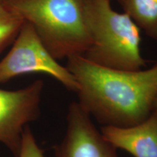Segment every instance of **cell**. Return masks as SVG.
I'll return each instance as SVG.
<instances>
[{"instance_id": "obj_10", "label": "cell", "mask_w": 157, "mask_h": 157, "mask_svg": "<svg viewBox=\"0 0 157 157\" xmlns=\"http://www.w3.org/2000/svg\"><path fill=\"white\" fill-rule=\"evenodd\" d=\"M17 157H44V152L39 146L29 126L25 127L23 131L21 149Z\"/></svg>"}, {"instance_id": "obj_2", "label": "cell", "mask_w": 157, "mask_h": 157, "mask_svg": "<svg viewBox=\"0 0 157 157\" xmlns=\"http://www.w3.org/2000/svg\"><path fill=\"white\" fill-rule=\"evenodd\" d=\"M34 27L57 60L83 56L91 45L85 17L86 0H5Z\"/></svg>"}, {"instance_id": "obj_11", "label": "cell", "mask_w": 157, "mask_h": 157, "mask_svg": "<svg viewBox=\"0 0 157 157\" xmlns=\"http://www.w3.org/2000/svg\"><path fill=\"white\" fill-rule=\"evenodd\" d=\"M154 109L157 110V98H156V101H155V103H154Z\"/></svg>"}, {"instance_id": "obj_3", "label": "cell", "mask_w": 157, "mask_h": 157, "mask_svg": "<svg viewBox=\"0 0 157 157\" xmlns=\"http://www.w3.org/2000/svg\"><path fill=\"white\" fill-rule=\"evenodd\" d=\"M111 0H86L85 17L91 45L83 57L103 67L121 71L143 69L140 29L129 15L112 8Z\"/></svg>"}, {"instance_id": "obj_1", "label": "cell", "mask_w": 157, "mask_h": 157, "mask_svg": "<svg viewBox=\"0 0 157 157\" xmlns=\"http://www.w3.org/2000/svg\"><path fill=\"white\" fill-rule=\"evenodd\" d=\"M80 105L103 126L128 127L151 114L157 98V63L147 69L103 67L83 56L67 59Z\"/></svg>"}, {"instance_id": "obj_6", "label": "cell", "mask_w": 157, "mask_h": 157, "mask_svg": "<svg viewBox=\"0 0 157 157\" xmlns=\"http://www.w3.org/2000/svg\"><path fill=\"white\" fill-rule=\"evenodd\" d=\"M66 121L63 138L55 147L56 157H119L117 149L104 138L78 102L68 106Z\"/></svg>"}, {"instance_id": "obj_4", "label": "cell", "mask_w": 157, "mask_h": 157, "mask_svg": "<svg viewBox=\"0 0 157 157\" xmlns=\"http://www.w3.org/2000/svg\"><path fill=\"white\" fill-rule=\"evenodd\" d=\"M13 42L8 53L0 60V84L24 74L43 73L77 93L78 85L73 74L50 53L30 23L24 21Z\"/></svg>"}, {"instance_id": "obj_5", "label": "cell", "mask_w": 157, "mask_h": 157, "mask_svg": "<svg viewBox=\"0 0 157 157\" xmlns=\"http://www.w3.org/2000/svg\"><path fill=\"white\" fill-rule=\"evenodd\" d=\"M43 89L41 79L19 90L0 89V143L17 157L25 127L40 115Z\"/></svg>"}, {"instance_id": "obj_7", "label": "cell", "mask_w": 157, "mask_h": 157, "mask_svg": "<svg viewBox=\"0 0 157 157\" xmlns=\"http://www.w3.org/2000/svg\"><path fill=\"white\" fill-rule=\"evenodd\" d=\"M101 132L116 148L134 157H157V110L146 120L128 127L103 126Z\"/></svg>"}, {"instance_id": "obj_9", "label": "cell", "mask_w": 157, "mask_h": 157, "mask_svg": "<svg viewBox=\"0 0 157 157\" xmlns=\"http://www.w3.org/2000/svg\"><path fill=\"white\" fill-rule=\"evenodd\" d=\"M24 21L8 7L5 0H0V52L13 42Z\"/></svg>"}, {"instance_id": "obj_8", "label": "cell", "mask_w": 157, "mask_h": 157, "mask_svg": "<svg viewBox=\"0 0 157 157\" xmlns=\"http://www.w3.org/2000/svg\"><path fill=\"white\" fill-rule=\"evenodd\" d=\"M119 3L139 29L157 41V0H119Z\"/></svg>"}]
</instances>
